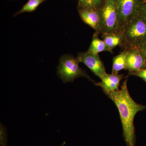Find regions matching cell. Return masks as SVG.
Here are the masks:
<instances>
[{
  "label": "cell",
  "mask_w": 146,
  "mask_h": 146,
  "mask_svg": "<svg viewBox=\"0 0 146 146\" xmlns=\"http://www.w3.org/2000/svg\"><path fill=\"white\" fill-rule=\"evenodd\" d=\"M127 78L123 82L121 89L106 93L118 108L122 125L123 136L127 146H135L136 133L134 118L139 111L146 109L145 106L138 104L131 96L127 86Z\"/></svg>",
  "instance_id": "6da1fadb"
},
{
  "label": "cell",
  "mask_w": 146,
  "mask_h": 146,
  "mask_svg": "<svg viewBox=\"0 0 146 146\" xmlns=\"http://www.w3.org/2000/svg\"><path fill=\"white\" fill-rule=\"evenodd\" d=\"M121 33V48L123 50L138 48L146 41V20L140 14L127 25Z\"/></svg>",
  "instance_id": "7a4b0ae2"
},
{
  "label": "cell",
  "mask_w": 146,
  "mask_h": 146,
  "mask_svg": "<svg viewBox=\"0 0 146 146\" xmlns=\"http://www.w3.org/2000/svg\"><path fill=\"white\" fill-rule=\"evenodd\" d=\"M76 57L70 54H65L60 57L57 67V74L63 82H73L76 79L81 77L89 79L95 84L96 82L90 77L86 71L80 68Z\"/></svg>",
  "instance_id": "3957f363"
},
{
  "label": "cell",
  "mask_w": 146,
  "mask_h": 146,
  "mask_svg": "<svg viewBox=\"0 0 146 146\" xmlns=\"http://www.w3.org/2000/svg\"><path fill=\"white\" fill-rule=\"evenodd\" d=\"M102 33H120L117 0H105L99 10Z\"/></svg>",
  "instance_id": "277c9868"
},
{
  "label": "cell",
  "mask_w": 146,
  "mask_h": 146,
  "mask_svg": "<svg viewBox=\"0 0 146 146\" xmlns=\"http://www.w3.org/2000/svg\"><path fill=\"white\" fill-rule=\"evenodd\" d=\"M120 24V32L140 14L142 3L139 0H117Z\"/></svg>",
  "instance_id": "5b68a950"
},
{
  "label": "cell",
  "mask_w": 146,
  "mask_h": 146,
  "mask_svg": "<svg viewBox=\"0 0 146 146\" xmlns=\"http://www.w3.org/2000/svg\"><path fill=\"white\" fill-rule=\"evenodd\" d=\"M77 59L80 63H83L95 75L101 79L106 74L104 65L98 54L86 52H79Z\"/></svg>",
  "instance_id": "8992f818"
},
{
  "label": "cell",
  "mask_w": 146,
  "mask_h": 146,
  "mask_svg": "<svg viewBox=\"0 0 146 146\" xmlns=\"http://www.w3.org/2000/svg\"><path fill=\"white\" fill-rule=\"evenodd\" d=\"M126 50V70L129 74L146 68L145 59L138 48Z\"/></svg>",
  "instance_id": "52a82bcc"
},
{
  "label": "cell",
  "mask_w": 146,
  "mask_h": 146,
  "mask_svg": "<svg viewBox=\"0 0 146 146\" xmlns=\"http://www.w3.org/2000/svg\"><path fill=\"white\" fill-rule=\"evenodd\" d=\"M80 18L84 23L94 29L99 35L102 34L101 18L99 9H78Z\"/></svg>",
  "instance_id": "ba28073f"
},
{
  "label": "cell",
  "mask_w": 146,
  "mask_h": 146,
  "mask_svg": "<svg viewBox=\"0 0 146 146\" xmlns=\"http://www.w3.org/2000/svg\"><path fill=\"white\" fill-rule=\"evenodd\" d=\"M123 78V74L106 73L101 79V81L96 82L95 84L102 87L105 94H106L118 90L120 82Z\"/></svg>",
  "instance_id": "9c48e42d"
},
{
  "label": "cell",
  "mask_w": 146,
  "mask_h": 146,
  "mask_svg": "<svg viewBox=\"0 0 146 146\" xmlns=\"http://www.w3.org/2000/svg\"><path fill=\"white\" fill-rule=\"evenodd\" d=\"M97 33H94L91 45L87 52L95 54H98L99 53L104 51L112 53V50L108 46L103 40L100 39Z\"/></svg>",
  "instance_id": "30bf717a"
},
{
  "label": "cell",
  "mask_w": 146,
  "mask_h": 146,
  "mask_svg": "<svg viewBox=\"0 0 146 146\" xmlns=\"http://www.w3.org/2000/svg\"><path fill=\"white\" fill-rule=\"evenodd\" d=\"M102 37L108 46L112 50L115 47L120 46L122 41L121 33H105L102 34Z\"/></svg>",
  "instance_id": "8fae6325"
},
{
  "label": "cell",
  "mask_w": 146,
  "mask_h": 146,
  "mask_svg": "<svg viewBox=\"0 0 146 146\" xmlns=\"http://www.w3.org/2000/svg\"><path fill=\"white\" fill-rule=\"evenodd\" d=\"M126 50H123L121 52L116 56L113 58L112 74H119V72L122 70H127Z\"/></svg>",
  "instance_id": "7c38bea8"
},
{
  "label": "cell",
  "mask_w": 146,
  "mask_h": 146,
  "mask_svg": "<svg viewBox=\"0 0 146 146\" xmlns=\"http://www.w3.org/2000/svg\"><path fill=\"white\" fill-rule=\"evenodd\" d=\"M46 0H28L21 10L16 12L14 16L25 12H31L35 11L40 4Z\"/></svg>",
  "instance_id": "4fadbf2b"
},
{
  "label": "cell",
  "mask_w": 146,
  "mask_h": 146,
  "mask_svg": "<svg viewBox=\"0 0 146 146\" xmlns=\"http://www.w3.org/2000/svg\"><path fill=\"white\" fill-rule=\"evenodd\" d=\"M102 0H78L79 9H99Z\"/></svg>",
  "instance_id": "5bb4252c"
},
{
  "label": "cell",
  "mask_w": 146,
  "mask_h": 146,
  "mask_svg": "<svg viewBox=\"0 0 146 146\" xmlns=\"http://www.w3.org/2000/svg\"><path fill=\"white\" fill-rule=\"evenodd\" d=\"M7 133L5 128L1 125L0 128V146H7Z\"/></svg>",
  "instance_id": "9a60e30c"
},
{
  "label": "cell",
  "mask_w": 146,
  "mask_h": 146,
  "mask_svg": "<svg viewBox=\"0 0 146 146\" xmlns=\"http://www.w3.org/2000/svg\"><path fill=\"white\" fill-rule=\"evenodd\" d=\"M130 74L140 78L146 82V68L142 69L135 72L131 73Z\"/></svg>",
  "instance_id": "2e32d148"
},
{
  "label": "cell",
  "mask_w": 146,
  "mask_h": 146,
  "mask_svg": "<svg viewBox=\"0 0 146 146\" xmlns=\"http://www.w3.org/2000/svg\"><path fill=\"white\" fill-rule=\"evenodd\" d=\"M138 48L141 51V53L143 56L145 62L146 67V41L143 43V44L140 45Z\"/></svg>",
  "instance_id": "e0dca14e"
},
{
  "label": "cell",
  "mask_w": 146,
  "mask_h": 146,
  "mask_svg": "<svg viewBox=\"0 0 146 146\" xmlns=\"http://www.w3.org/2000/svg\"><path fill=\"white\" fill-rule=\"evenodd\" d=\"M140 15L146 20V2L141 3Z\"/></svg>",
  "instance_id": "ac0fdd59"
},
{
  "label": "cell",
  "mask_w": 146,
  "mask_h": 146,
  "mask_svg": "<svg viewBox=\"0 0 146 146\" xmlns=\"http://www.w3.org/2000/svg\"><path fill=\"white\" fill-rule=\"evenodd\" d=\"M65 144H66V142H63V143L61 144V145H60L59 146H64L65 145Z\"/></svg>",
  "instance_id": "d6986e66"
},
{
  "label": "cell",
  "mask_w": 146,
  "mask_h": 146,
  "mask_svg": "<svg viewBox=\"0 0 146 146\" xmlns=\"http://www.w3.org/2000/svg\"></svg>",
  "instance_id": "ffe728a7"
}]
</instances>
